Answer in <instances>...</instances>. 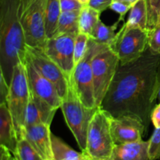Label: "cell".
Masks as SVG:
<instances>
[{
    "label": "cell",
    "mask_w": 160,
    "mask_h": 160,
    "mask_svg": "<svg viewBox=\"0 0 160 160\" xmlns=\"http://www.w3.org/2000/svg\"><path fill=\"white\" fill-rule=\"evenodd\" d=\"M0 160H17V159L9 149L0 145Z\"/></svg>",
    "instance_id": "cell-34"
},
{
    "label": "cell",
    "mask_w": 160,
    "mask_h": 160,
    "mask_svg": "<svg viewBox=\"0 0 160 160\" xmlns=\"http://www.w3.org/2000/svg\"><path fill=\"white\" fill-rule=\"evenodd\" d=\"M148 31V47L156 54L160 55V24Z\"/></svg>",
    "instance_id": "cell-28"
},
{
    "label": "cell",
    "mask_w": 160,
    "mask_h": 160,
    "mask_svg": "<svg viewBox=\"0 0 160 160\" xmlns=\"http://www.w3.org/2000/svg\"><path fill=\"white\" fill-rule=\"evenodd\" d=\"M123 1L128 2H131V3H132V4H134V3H135L136 2L138 1V0H123Z\"/></svg>",
    "instance_id": "cell-37"
},
{
    "label": "cell",
    "mask_w": 160,
    "mask_h": 160,
    "mask_svg": "<svg viewBox=\"0 0 160 160\" xmlns=\"http://www.w3.org/2000/svg\"><path fill=\"white\" fill-rule=\"evenodd\" d=\"M48 124L25 127L23 136L45 160H52L51 130Z\"/></svg>",
    "instance_id": "cell-14"
},
{
    "label": "cell",
    "mask_w": 160,
    "mask_h": 160,
    "mask_svg": "<svg viewBox=\"0 0 160 160\" xmlns=\"http://www.w3.org/2000/svg\"><path fill=\"white\" fill-rule=\"evenodd\" d=\"M148 13H147L146 0H138L132 6L129 12L128 20L125 24L128 28L147 29Z\"/></svg>",
    "instance_id": "cell-20"
},
{
    "label": "cell",
    "mask_w": 160,
    "mask_h": 160,
    "mask_svg": "<svg viewBox=\"0 0 160 160\" xmlns=\"http://www.w3.org/2000/svg\"><path fill=\"white\" fill-rule=\"evenodd\" d=\"M108 45L98 44L89 39L88 47L84 57L75 66L73 73L70 77L78 98L88 108H96L94 91L93 73L92 62L95 55Z\"/></svg>",
    "instance_id": "cell-7"
},
{
    "label": "cell",
    "mask_w": 160,
    "mask_h": 160,
    "mask_svg": "<svg viewBox=\"0 0 160 160\" xmlns=\"http://www.w3.org/2000/svg\"><path fill=\"white\" fill-rule=\"evenodd\" d=\"M9 84L6 81L4 75L0 72V104L6 103V98L9 93Z\"/></svg>",
    "instance_id": "cell-32"
},
{
    "label": "cell",
    "mask_w": 160,
    "mask_h": 160,
    "mask_svg": "<svg viewBox=\"0 0 160 160\" xmlns=\"http://www.w3.org/2000/svg\"><path fill=\"white\" fill-rule=\"evenodd\" d=\"M120 21L121 20L119 19L113 25L106 26L101 20H99L90 38L97 43L106 45L110 47L116 38V36H117L116 30L117 29V27Z\"/></svg>",
    "instance_id": "cell-22"
},
{
    "label": "cell",
    "mask_w": 160,
    "mask_h": 160,
    "mask_svg": "<svg viewBox=\"0 0 160 160\" xmlns=\"http://www.w3.org/2000/svg\"><path fill=\"white\" fill-rule=\"evenodd\" d=\"M111 115L98 108L94 114L88 127L85 152L94 160H109L115 143L110 126Z\"/></svg>",
    "instance_id": "cell-5"
},
{
    "label": "cell",
    "mask_w": 160,
    "mask_h": 160,
    "mask_svg": "<svg viewBox=\"0 0 160 160\" xmlns=\"http://www.w3.org/2000/svg\"><path fill=\"white\" fill-rule=\"evenodd\" d=\"M81 10L62 12L58 21L55 35L71 34L77 35L79 33V16Z\"/></svg>",
    "instance_id": "cell-19"
},
{
    "label": "cell",
    "mask_w": 160,
    "mask_h": 160,
    "mask_svg": "<svg viewBox=\"0 0 160 160\" xmlns=\"http://www.w3.org/2000/svg\"><path fill=\"white\" fill-rule=\"evenodd\" d=\"M84 5L79 0H60V7L62 12L81 10Z\"/></svg>",
    "instance_id": "cell-30"
},
{
    "label": "cell",
    "mask_w": 160,
    "mask_h": 160,
    "mask_svg": "<svg viewBox=\"0 0 160 160\" xmlns=\"http://www.w3.org/2000/svg\"><path fill=\"white\" fill-rule=\"evenodd\" d=\"M158 82H159V93H158V99L160 102V62L159 65V69H158Z\"/></svg>",
    "instance_id": "cell-35"
},
{
    "label": "cell",
    "mask_w": 160,
    "mask_h": 160,
    "mask_svg": "<svg viewBox=\"0 0 160 160\" xmlns=\"http://www.w3.org/2000/svg\"><path fill=\"white\" fill-rule=\"evenodd\" d=\"M77 35L64 34L47 38L44 51L68 78L75 68L74 42Z\"/></svg>",
    "instance_id": "cell-11"
},
{
    "label": "cell",
    "mask_w": 160,
    "mask_h": 160,
    "mask_svg": "<svg viewBox=\"0 0 160 160\" xmlns=\"http://www.w3.org/2000/svg\"><path fill=\"white\" fill-rule=\"evenodd\" d=\"M13 155L17 160H45L23 136L18 139Z\"/></svg>",
    "instance_id": "cell-24"
},
{
    "label": "cell",
    "mask_w": 160,
    "mask_h": 160,
    "mask_svg": "<svg viewBox=\"0 0 160 160\" xmlns=\"http://www.w3.org/2000/svg\"><path fill=\"white\" fill-rule=\"evenodd\" d=\"M20 0H0V72L10 83L12 71L26 56V39L19 18Z\"/></svg>",
    "instance_id": "cell-2"
},
{
    "label": "cell",
    "mask_w": 160,
    "mask_h": 160,
    "mask_svg": "<svg viewBox=\"0 0 160 160\" xmlns=\"http://www.w3.org/2000/svg\"><path fill=\"white\" fill-rule=\"evenodd\" d=\"M111 133L115 145L133 143L142 141V136L147 132L145 125L129 116L112 117L110 120Z\"/></svg>",
    "instance_id": "cell-13"
},
{
    "label": "cell",
    "mask_w": 160,
    "mask_h": 160,
    "mask_svg": "<svg viewBox=\"0 0 160 160\" xmlns=\"http://www.w3.org/2000/svg\"><path fill=\"white\" fill-rule=\"evenodd\" d=\"M134 4L123 0H113L112 4L109 6V9L115 11L116 12L120 14V20H124V16L128 11L131 10Z\"/></svg>",
    "instance_id": "cell-29"
},
{
    "label": "cell",
    "mask_w": 160,
    "mask_h": 160,
    "mask_svg": "<svg viewBox=\"0 0 160 160\" xmlns=\"http://www.w3.org/2000/svg\"><path fill=\"white\" fill-rule=\"evenodd\" d=\"M26 57L45 78L54 84L62 99L67 94L70 78L47 56L43 48L27 45Z\"/></svg>",
    "instance_id": "cell-10"
},
{
    "label": "cell",
    "mask_w": 160,
    "mask_h": 160,
    "mask_svg": "<svg viewBox=\"0 0 160 160\" xmlns=\"http://www.w3.org/2000/svg\"><path fill=\"white\" fill-rule=\"evenodd\" d=\"M61 12L60 0H47L45 14V28L47 38L55 35Z\"/></svg>",
    "instance_id": "cell-21"
},
{
    "label": "cell",
    "mask_w": 160,
    "mask_h": 160,
    "mask_svg": "<svg viewBox=\"0 0 160 160\" xmlns=\"http://www.w3.org/2000/svg\"><path fill=\"white\" fill-rule=\"evenodd\" d=\"M18 136L12 116L6 103L0 104V145L6 147L12 154L16 152Z\"/></svg>",
    "instance_id": "cell-16"
},
{
    "label": "cell",
    "mask_w": 160,
    "mask_h": 160,
    "mask_svg": "<svg viewBox=\"0 0 160 160\" xmlns=\"http://www.w3.org/2000/svg\"><path fill=\"white\" fill-rule=\"evenodd\" d=\"M147 29L149 30L160 24V0H146Z\"/></svg>",
    "instance_id": "cell-25"
},
{
    "label": "cell",
    "mask_w": 160,
    "mask_h": 160,
    "mask_svg": "<svg viewBox=\"0 0 160 160\" xmlns=\"http://www.w3.org/2000/svg\"><path fill=\"white\" fill-rule=\"evenodd\" d=\"M148 142L149 160L160 159V128H156Z\"/></svg>",
    "instance_id": "cell-27"
},
{
    "label": "cell",
    "mask_w": 160,
    "mask_h": 160,
    "mask_svg": "<svg viewBox=\"0 0 160 160\" xmlns=\"http://www.w3.org/2000/svg\"><path fill=\"white\" fill-rule=\"evenodd\" d=\"M109 48L117 54L120 64L133 62L148 48V31L141 28H128L123 23Z\"/></svg>",
    "instance_id": "cell-9"
},
{
    "label": "cell",
    "mask_w": 160,
    "mask_h": 160,
    "mask_svg": "<svg viewBox=\"0 0 160 160\" xmlns=\"http://www.w3.org/2000/svg\"><path fill=\"white\" fill-rule=\"evenodd\" d=\"M61 109L67 124L73 133L81 152H85L87 135L90 122L99 107L88 108L84 106L76 93L69 78L67 94L62 101Z\"/></svg>",
    "instance_id": "cell-3"
},
{
    "label": "cell",
    "mask_w": 160,
    "mask_h": 160,
    "mask_svg": "<svg viewBox=\"0 0 160 160\" xmlns=\"http://www.w3.org/2000/svg\"><path fill=\"white\" fill-rule=\"evenodd\" d=\"M148 141L115 145L109 160H149Z\"/></svg>",
    "instance_id": "cell-17"
},
{
    "label": "cell",
    "mask_w": 160,
    "mask_h": 160,
    "mask_svg": "<svg viewBox=\"0 0 160 160\" xmlns=\"http://www.w3.org/2000/svg\"><path fill=\"white\" fill-rule=\"evenodd\" d=\"M30 98V87L23 62L15 66L6 98L8 106L17 131L18 139L23 137L27 109Z\"/></svg>",
    "instance_id": "cell-4"
},
{
    "label": "cell",
    "mask_w": 160,
    "mask_h": 160,
    "mask_svg": "<svg viewBox=\"0 0 160 160\" xmlns=\"http://www.w3.org/2000/svg\"><path fill=\"white\" fill-rule=\"evenodd\" d=\"M47 0H20L19 18L27 45L44 48L47 40L45 14Z\"/></svg>",
    "instance_id": "cell-6"
},
{
    "label": "cell",
    "mask_w": 160,
    "mask_h": 160,
    "mask_svg": "<svg viewBox=\"0 0 160 160\" xmlns=\"http://www.w3.org/2000/svg\"><path fill=\"white\" fill-rule=\"evenodd\" d=\"M151 120L155 128H160V103L153 109L151 115Z\"/></svg>",
    "instance_id": "cell-33"
},
{
    "label": "cell",
    "mask_w": 160,
    "mask_h": 160,
    "mask_svg": "<svg viewBox=\"0 0 160 160\" xmlns=\"http://www.w3.org/2000/svg\"><path fill=\"white\" fill-rule=\"evenodd\" d=\"M52 160H79L85 153L73 150L61 138L52 133Z\"/></svg>",
    "instance_id": "cell-18"
},
{
    "label": "cell",
    "mask_w": 160,
    "mask_h": 160,
    "mask_svg": "<svg viewBox=\"0 0 160 160\" xmlns=\"http://www.w3.org/2000/svg\"><path fill=\"white\" fill-rule=\"evenodd\" d=\"M90 37L88 34L79 32L75 38L74 42V62L75 66L84 57L87 52Z\"/></svg>",
    "instance_id": "cell-26"
},
{
    "label": "cell",
    "mask_w": 160,
    "mask_h": 160,
    "mask_svg": "<svg viewBox=\"0 0 160 160\" xmlns=\"http://www.w3.org/2000/svg\"><path fill=\"white\" fill-rule=\"evenodd\" d=\"M23 63L26 67L30 90L55 109L60 108L62 99L54 84L45 78L26 56Z\"/></svg>",
    "instance_id": "cell-12"
},
{
    "label": "cell",
    "mask_w": 160,
    "mask_h": 160,
    "mask_svg": "<svg viewBox=\"0 0 160 160\" xmlns=\"http://www.w3.org/2000/svg\"><path fill=\"white\" fill-rule=\"evenodd\" d=\"M160 55L148 47L136 60L119 64L101 108L112 117L129 116L140 120L148 131L158 98Z\"/></svg>",
    "instance_id": "cell-1"
},
{
    "label": "cell",
    "mask_w": 160,
    "mask_h": 160,
    "mask_svg": "<svg viewBox=\"0 0 160 160\" xmlns=\"http://www.w3.org/2000/svg\"><path fill=\"white\" fill-rule=\"evenodd\" d=\"M98 11L93 9L88 5H84L81 9L79 16V32L88 34L91 37L94 29L100 20Z\"/></svg>",
    "instance_id": "cell-23"
},
{
    "label": "cell",
    "mask_w": 160,
    "mask_h": 160,
    "mask_svg": "<svg viewBox=\"0 0 160 160\" xmlns=\"http://www.w3.org/2000/svg\"><path fill=\"white\" fill-rule=\"evenodd\" d=\"M120 64L118 56L109 47L97 53L92 62L95 104L101 107Z\"/></svg>",
    "instance_id": "cell-8"
},
{
    "label": "cell",
    "mask_w": 160,
    "mask_h": 160,
    "mask_svg": "<svg viewBox=\"0 0 160 160\" xmlns=\"http://www.w3.org/2000/svg\"><path fill=\"white\" fill-rule=\"evenodd\" d=\"M112 1L113 0H89L88 5L99 12H102L109 8Z\"/></svg>",
    "instance_id": "cell-31"
},
{
    "label": "cell",
    "mask_w": 160,
    "mask_h": 160,
    "mask_svg": "<svg viewBox=\"0 0 160 160\" xmlns=\"http://www.w3.org/2000/svg\"><path fill=\"white\" fill-rule=\"evenodd\" d=\"M79 160H94L93 159H92V158L90 157V156H88L87 154H84V156H83L82 158H81V159H80Z\"/></svg>",
    "instance_id": "cell-36"
},
{
    "label": "cell",
    "mask_w": 160,
    "mask_h": 160,
    "mask_svg": "<svg viewBox=\"0 0 160 160\" xmlns=\"http://www.w3.org/2000/svg\"><path fill=\"white\" fill-rule=\"evenodd\" d=\"M57 109L37 96L30 90V98L27 109L25 127L35 124L51 125Z\"/></svg>",
    "instance_id": "cell-15"
}]
</instances>
